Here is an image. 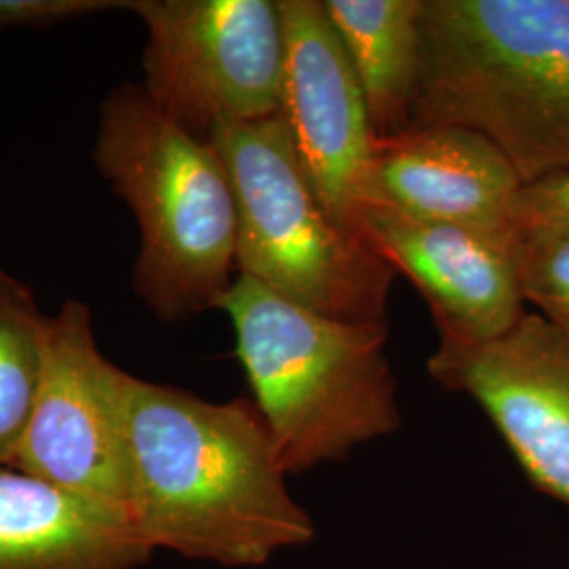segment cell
<instances>
[{"instance_id":"6da1fadb","label":"cell","mask_w":569,"mask_h":569,"mask_svg":"<svg viewBox=\"0 0 569 569\" xmlns=\"http://www.w3.org/2000/svg\"><path fill=\"white\" fill-rule=\"evenodd\" d=\"M129 517L150 549L226 568H260L315 536L253 401L213 403L136 376Z\"/></svg>"},{"instance_id":"7a4b0ae2","label":"cell","mask_w":569,"mask_h":569,"mask_svg":"<svg viewBox=\"0 0 569 569\" xmlns=\"http://www.w3.org/2000/svg\"><path fill=\"white\" fill-rule=\"evenodd\" d=\"M420 124L486 136L523 183L569 171V0H425Z\"/></svg>"},{"instance_id":"3957f363","label":"cell","mask_w":569,"mask_h":569,"mask_svg":"<svg viewBox=\"0 0 569 569\" xmlns=\"http://www.w3.org/2000/svg\"><path fill=\"white\" fill-rule=\"evenodd\" d=\"M218 308L287 475L345 460L401 427L388 326L323 317L243 274Z\"/></svg>"},{"instance_id":"277c9868","label":"cell","mask_w":569,"mask_h":569,"mask_svg":"<svg viewBox=\"0 0 569 569\" xmlns=\"http://www.w3.org/2000/svg\"><path fill=\"white\" fill-rule=\"evenodd\" d=\"M93 161L140 226L143 305L163 321L218 308L237 279V203L213 143L122 84L100 106Z\"/></svg>"},{"instance_id":"5b68a950","label":"cell","mask_w":569,"mask_h":569,"mask_svg":"<svg viewBox=\"0 0 569 569\" xmlns=\"http://www.w3.org/2000/svg\"><path fill=\"white\" fill-rule=\"evenodd\" d=\"M218 150L237 203V274L323 317L388 326L395 268L329 213L281 117L226 122Z\"/></svg>"},{"instance_id":"8992f818","label":"cell","mask_w":569,"mask_h":569,"mask_svg":"<svg viewBox=\"0 0 569 569\" xmlns=\"http://www.w3.org/2000/svg\"><path fill=\"white\" fill-rule=\"evenodd\" d=\"M146 26V96L197 138L281 112L279 0H133Z\"/></svg>"},{"instance_id":"52a82bcc","label":"cell","mask_w":569,"mask_h":569,"mask_svg":"<svg viewBox=\"0 0 569 569\" xmlns=\"http://www.w3.org/2000/svg\"><path fill=\"white\" fill-rule=\"evenodd\" d=\"M131 376L96 345L89 306L47 317L41 380L13 467L129 515Z\"/></svg>"},{"instance_id":"ba28073f","label":"cell","mask_w":569,"mask_h":569,"mask_svg":"<svg viewBox=\"0 0 569 569\" xmlns=\"http://www.w3.org/2000/svg\"><path fill=\"white\" fill-rule=\"evenodd\" d=\"M427 371L486 411L529 481L569 507V333L526 312L507 333H439Z\"/></svg>"},{"instance_id":"9c48e42d","label":"cell","mask_w":569,"mask_h":569,"mask_svg":"<svg viewBox=\"0 0 569 569\" xmlns=\"http://www.w3.org/2000/svg\"><path fill=\"white\" fill-rule=\"evenodd\" d=\"M279 9L284 42L279 117L329 213L361 239V211L373 199L378 138L361 84L323 0H279Z\"/></svg>"},{"instance_id":"30bf717a","label":"cell","mask_w":569,"mask_h":569,"mask_svg":"<svg viewBox=\"0 0 569 569\" xmlns=\"http://www.w3.org/2000/svg\"><path fill=\"white\" fill-rule=\"evenodd\" d=\"M359 234L418 287L439 333L486 342L528 312L512 234L416 220L378 197L363 207Z\"/></svg>"},{"instance_id":"8fae6325","label":"cell","mask_w":569,"mask_h":569,"mask_svg":"<svg viewBox=\"0 0 569 569\" xmlns=\"http://www.w3.org/2000/svg\"><path fill=\"white\" fill-rule=\"evenodd\" d=\"M373 197L407 216L512 234L510 209L521 178L498 146L460 124H420L376 138Z\"/></svg>"},{"instance_id":"7c38bea8","label":"cell","mask_w":569,"mask_h":569,"mask_svg":"<svg viewBox=\"0 0 569 569\" xmlns=\"http://www.w3.org/2000/svg\"><path fill=\"white\" fill-rule=\"evenodd\" d=\"M152 552L127 512L0 465V569H136Z\"/></svg>"},{"instance_id":"4fadbf2b","label":"cell","mask_w":569,"mask_h":569,"mask_svg":"<svg viewBox=\"0 0 569 569\" xmlns=\"http://www.w3.org/2000/svg\"><path fill=\"white\" fill-rule=\"evenodd\" d=\"M425 0H323L378 138L411 124L422 68Z\"/></svg>"},{"instance_id":"5bb4252c","label":"cell","mask_w":569,"mask_h":569,"mask_svg":"<svg viewBox=\"0 0 569 569\" xmlns=\"http://www.w3.org/2000/svg\"><path fill=\"white\" fill-rule=\"evenodd\" d=\"M47 317L34 293L0 268V465H16L41 380Z\"/></svg>"},{"instance_id":"9a60e30c","label":"cell","mask_w":569,"mask_h":569,"mask_svg":"<svg viewBox=\"0 0 569 569\" xmlns=\"http://www.w3.org/2000/svg\"><path fill=\"white\" fill-rule=\"evenodd\" d=\"M523 302L569 333V230L512 234Z\"/></svg>"},{"instance_id":"2e32d148","label":"cell","mask_w":569,"mask_h":569,"mask_svg":"<svg viewBox=\"0 0 569 569\" xmlns=\"http://www.w3.org/2000/svg\"><path fill=\"white\" fill-rule=\"evenodd\" d=\"M569 230V171L521 186L510 209V232Z\"/></svg>"},{"instance_id":"e0dca14e","label":"cell","mask_w":569,"mask_h":569,"mask_svg":"<svg viewBox=\"0 0 569 569\" xmlns=\"http://www.w3.org/2000/svg\"><path fill=\"white\" fill-rule=\"evenodd\" d=\"M127 2L112 0H0V30L18 26H44L100 13Z\"/></svg>"}]
</instances>
